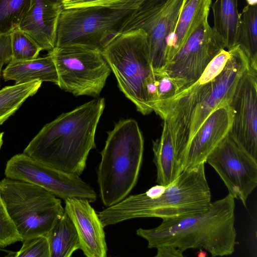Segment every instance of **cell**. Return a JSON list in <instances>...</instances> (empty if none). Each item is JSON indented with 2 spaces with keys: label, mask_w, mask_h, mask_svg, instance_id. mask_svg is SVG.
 <instances>
[{
  "label": "cell",
  "mask_w": 257,
  "mask_h": 257,
  "mask_svg": "<svg viewBox=\"0 0 257 257\" xmlns=\"http://www.w3.org/2000/svg\"><path fill=\"white\" fill-rule=\"evenodd\" d=\"M249 64L247 56L239 45L228 51L223 49L198 80L154 108L153 111L168 123L181 167L191 139L211 113L229 104Z\"/></svg>",
  "instance_id": "obj_1"
},
{
  "label": "cell",
  "mask_w": 257,
  "mask_h": 257,
  "mask_svg": "<svg viewBox=\"0 0 257 257\" xmlns=\"http://www.w3.org/2000/svg\"><path fill=\"white\" fill-rule=\"evenodd\" d=\"M105 107L94 99L46 124L23 153L47 166L80 176L90 151L95 148L96 130Z\"/></svg>",
  "instance_id": "obj_2"
},
{
  "label": "cell",
  "mask_w": 257,
  "mask_h": 257,
  "mask_svg": "<svg viewBox=\"0 0 257 257\" xmlns=\"http://www.w3.org/2000/svg\"><path fill=\"white\" fill-rule=\"evenodd\" d=\"M205 163L183 170L172 183L126 196L98 215L104 227L137 218H174L206 211L211 203Z\"/></svg>",
  "instance_id": "obj_3"
},
{
  "label": "cell",
  "mask_w": 257,
  "mask_h": 257,
  "mask_svg": "<svg viewBox=\"0 0 257 257\" xmlns=\"http://www.w3.org/2000/svg\"><path fill=\"white\" fill-rule=\"evenodd\" d=\"M234 198L229 194L211 202L203 212L163 219L158 226L140 228L137 234L147 241L148 247L173 246L183 252L191 248L204 249L212 256L234 251L236 232Z\"/></svg>",
  "instance_id": "obj_4"
},
{
  "label": "cell",
  "mask_w": 257,
  "mask_h": 257,
  "mask_svg": "<svg viewBox=\"0 0 257 257\" xmlns=\"http://www.w3.org/2000/svg\"><path fill=\"white\" fill-rule=\"evenodd\" d=\"M107 134L97 170L100 197L106 207L125 198L136 185L144 152L143 137L135 120H120Z\"/></svg>",
  "instance_id": "obj_5"
},
{
  "label": "cell",
  "mask_w": 257,
  "mask_h": 257,
  "mask_svg": "<svg viewBox=\"0 0 257 257\" xmlns=\"http://www.w3.org/2000/svg\"><path fill=\"white\" fill-rule=\"evenodd\" d=\"M101 53L114 74L118 87L143 115L153 111L147 87L154 76L146 33L141 29L117 33Z\"/></svg>",
  "instance_id": "obj_6"
},
{
  "label": "cell",
  "mask_w": 257,
  "mask_h": 257,
  "mask_svg": "<svg viewBox=\"0 0 257 257\" xmlns=\"http://www.w3.org/2000/svg\"><path fill=\"white\" fill-rule=\"evenodd\" d=\"M0 196L23 241L46 235L65 213L60 199L26 181L6 177L0 182Z\"/></svg>",
  "instance_id": "obj_7"
},
{
  "label": "cell",
  "mask_w": 257,
  "mask_h": 257,
  "mask_svg": "<svg viewBox=\"0 0 257 257\" xmlns=\"http://www.w3.org/2000/svg\"><path fill=\"white\" fill-rule=\"evenodd\" d=\"M135 11L100 6L63 9L58 23L55 47L80 45L101 51Z\"/></svg>",
  "instance_id": "obj_8"
},
{
  "label": "cell",
  "mask_w": 257,
  "mask_h": 257,
  "mask_svg": "<svg viewBox=\"0 0 257 257\" xmlns=\"http://www.w3.org/2000/svg\"><path fill=\"white\" fill-rule=\"evenodd\" d=\"M55 63L58 86L75 96H98L111 69L101 51L80 45L55 47L48 52Z\"/></svg>",
  "instance_id": "obj_9"
},
{
  "label": "cell",
  "mask_w": 257,
  "mask_h": 257,
  "mask_svg": "<svg viewBox=\"0 0 257 257\" xmlns=\"http://www.w3.org/2000/svg\"><path fill=\"white\" fill-rule=\"evenodd\" d=\"M183 0H146L126 20L120 32L141 29L147 37L154 71L165 68L166 40L175 27Z\"/></svg>",
  "instance_id": "obj_10"
},
{
  "label": "cell",
  "mask_w": 257,
  "mask_h": 257,
  "mask_svg": "<svg viewBox=\"0 0 257 257\" xmlns=\"http://www.w3.org/2000/svg\"><path fill=\"white\" fill-rule=\"evenodd\" d=\"M223 49V40L206 21L190 35L163 71L174 81L179 93L198 80Z\"/></svg>",
  "instance_id": "obj_11"
},
{
  "label": "cell",
  "mask_w": 257,
  "mask_h": 257,
  "mask_svg": "<svg viewBox=\"0 0 257 257\" xmlns=\"http://www.w3.org/2000/svg\"><path fill=\"white\" fill-rule=\"evenodd\" d=\"M5 175L7 178L37 185L64 201L80 198L93 202L97 198L93 188L79 176L47 166L24 153L17 154L7 162Z\"/></svg>",
  "instance_id": "obj_12"
},
{
  "label": "cell",
  "mask_w": 257,
  "mask_h": 257,
  "mask_svg": "<svg viewBox=\"0 0 257 257\" xmlns=\"http://www.w3.org/2000/svg\"><path fill=\"white\" fill-rule=\"evenodd\" d=\"M228 133L208 156L209 164L218 174L234 199L246 207V200L257 186V162Z\"/></svg>",
  "instance_id": "obj_13"
},
{
  "label": "cell",
  "mask_w": 257,
  "mask_h": 257,
  "mask_svg": "<svg viewBox=\"0 0 257 257\" xmlns=\"http://www.w3.org/2000/svg\"><path fill=\"white\" fill-rule=\"evenodd\" d=\"M228 134L251 157L257 158V70L250 66L239 79L231 101Z\"/></svg>",
  "instance_id": "obj_14"
},
{
  "label": "cell",
  "mask_w": 257,
  "mask_h": 257,
  "mask_svg": "<svg viewBox=\"0 0 257 257\" xmlns=\"http://www.w3.org/2000/svg\"><path fill=\"white\" fill-rule=\"evenodd\" d=\"M233 115L229 104L211 113L187 146L182 161L183 171L206 163L209 154L229 133Z\"/></svg>",
  "instance_id": "obj_15"
},
{
  "label": "cell",
  "mask_w": 257,
  "mask_h": 257,
  "mask_svg": "<svg viewBox=\"0 0 257 257\" xmlns=\"http://www.w3.org/2000/svg\"><path fill=\"white\" fill-rule=\"evenodd\" d=\"M64 201L65 212L76 228L84 254L87 257H106L104 227L90 202L80 198H68Z\"/></svg>",
  "instance_id": "obj_16"
},
{
  "label": "cell",
  "mask_w": 257,
  "mask_h": 257,
  "mask_svg": "<svg viewBox=\"0 0 257 257\" xmlns=\"http://www.w3.org/2000/svg\"><path fill=\"white\" fill-rule=\"evenodd\" d=\"M63 9L62 0H31L18 28L42 50L50 52L55 47L57 28Z\"/></svg>",
  "instance_id": "obj_17"
},
{
  "label": "cell",
  "mask_w": 257,
  "mask_h": 257,
  "mask_svg": "<svg viewBox=\"0 0 257 257\" xmlns=\"http://www.w3.org/2000/svg\"><path fill=\"white\" fill-rule=\"evenodd\" d=\"M211 4V0H183L174 30L166 40L165 66L190 35L208 21Z\"/></svg>",
  "instance_id": "obj_18"
},
{
  "label": "cell",
  "mask_w": 257,
  "mask_h": 257,
  "mask_svg": "<svg viewBox=\"0 0 257 257\" xmlns=\"http://www.w3.org/2000/svg\"><path fill=\"white\" fill-rule=\"evenodd\" d=\"M2 76L5 81L13 80L15 84L37 80L58 84L56 67L49 54L30 60L11 61L3 71Z\"/></svg>",
  "instance_id": "obj_19"
},
{
  "label": "cell",
  "mask_w": 257,
  "mask_h": 257,
  "mask_svg": "<svg viewBox=\"0 0 257 257\" xmlns=\"http://www.w3.org/2000/svg\"><path fill=\"white\" fill-rule=\"evenodd\" d=\"M153 151L157 170L156 182L167 186L174 181L183 170L177 158L170 129L165 120L161 137L153 142Z\"/></svg>",
  "instance_id": "obj_20"
},
{
  "label": "cell",
  "mask_w": 257,
  "mask_h": 257,
  "mask_svg": "<svg viewBox=\"0 0 257 257\" xmlns=\"http://www.w3.org/2000/svg\"><path fill=\"white\" fill-rule=\"evenodd\" d=\"M211 7L214 17L213 28L230 50L237 45L240 21L237 0H215Z\"/></svg>",
  "instance_id": "obj_21"
},
{
  "label": "cell",
  "mask_w": 257,
  "mask_h": 257,
  "mask_svg": "<svg viewBox=\"0 0 257 257\" xmlns=\"http://www.w3.org/2000/svg\"><path fill=\"white\" fill-rule=\"evenodd\" d=\"M46 236L49 242L50 257H70L75 251L80 249L76 228L65 212Z\"/></svg>",
  "instance_id": "obj_22"
},
{
  "label": "cell",
  "mask_w": 257,
  "mask_h": 257,
  "mask_svg": "<svg viewBox=\"0 0 257 257\" xmlns=\"http://www.w3.org/2000/svg\"><path fill=\"white\" fill-rule=\"evenodd\" d=\"M42 83L35 80L0 89V124L13 115L29 97L36 94Z\"/></svg>",
  "instance_id": "obj_23"
},
{
  "label": "cell",
  "mask_w": 257,
  "mask_h": 257,
  "mask_svg": "<svg viewBox=\"0 0 257 257\" xmlns=\"http://www.w3.org/2000/svg\"><path fill=\"white\" fill-rule=\"evenodd\" d=\"M237 45L244 51L249 66L257 70V5H247L240 13Z\"/></svg>",
  "instance_id": "obj_24"
},
{
  "label": "cell",
  "mask_w": 257,
  "mask_h": 257,
  "mask_svg": "<svg viewBox=\"0 0 257 257\" xmlns=\"http://www.w3.org/2000/svg\"><path fill=\"white\" fill-rule=\"evenodd\" d=\"M31 0H0V32L11 34L18 28Z\"/></svg>",
  "instance_id": "obj_25"
},
{
  "label": "cell",
  "mask_w": 257,
  "mask_h": 257,
  "mask_svg": "<svg viewBox=\"0 0 257 257\" xmlns=\"http://www.w3.org/2000/svg\"><path fill=\"white\" fill-rule=\"evenodd\" d=\"M12 59L18 61L37 58L42 51L39 45L28 35L19 30L11 33Z\"/></svg>",
  "instance_id": "obj_26"
},
{
  "label": "cell",
  "mask_w": 257,
  "mask_h": 257,
  "mask_svg": "<svg viewBox=\"0 0 257 257\" xmlns=\"http://www.w3.org/2000/svg\"><path fill=\"white\" fill-rule=\"evenodd\" d=\"M146 0H62L63 9L100 6L120 10H136Z\"/></svg>",
  "instance_id": "obj_27"
},
{
  "label": "cell",
  "mask_w": 257,
  "mask_h": 257,
  "mask_svg": "<svg viewBox=\"0 0 257 257\" xmlns=\"http://www.w3.org/2000/svg\"><path fill=\"white\" fill-rule=\"evenodd\" d=\"M18 241H23L22 238L0 196V247Z\"/></svg>",
  "instance_id": "obj_28"
},
{
  "label": "cell",
  "mask_w": 257,
  "mask_h": 257,
  "mask_svg": "<svg viewBox=\"0 0 257 257\" xmlns=\"http://www.w3.org/2000/svg\"><path fill=\"white\" fill-rule=\"evenodd\" d=\"M16 257H50V247L46 235H41L25 239Z\"/></svg>",
  "instance_id": "obj_29"
},
{
  "label": "cell",
  "mask_w": 257,
  "mask_h": 257,
  "mask_svg": "<svg viewBox=\"0 0 257 257\" xmlns=\"http://www.w3.org/2000/svg\"><path fill=\"white\" fill-rule=\"evenodd\" d=\"M154 73L157 97L153 110L155 107L171 98L178 93L175 83L164 71H154Z\"/></svg>",
  "instance_id": "obj_30"
},
{
  "label": "cell",
  "mask_w": 257,
  "mask_h": 257,
  "mask_svg": "<svg viewBox=\"0 0 257 257\" xmlns=\"http://www.w3.org/2000/svg\"><path fill=\"white\" fill-rule=\"evenodd\" d=\"M12 59L11 34L0 32V62L9 63Z\"/></svg>",
  "instance_id": "obj_31"
},
{
  "label": "cell",
  "mask_w": 257,
  "mask_h": 257,
  "mask_svg": "<svg viewBox=\"0 0 257 257\" xmlns=\"http://www.w3.org/2000/svg\"><path fill=\"white\" fill-rule=\"evenodd\" d=\"M156 257H183L182 252L170 245H164L156 248Z\"/></svg>",
  "instance_id": "obj_32"
},
{
  "label": "cell",
  "mask_w": 257,
  "mask_h": 257,
  "mask_svg": "<svg viewBox=\"0 0 257 257\" xmlns=\"http://www.w3.org/2000/svg\"><path fill=\"white\" fill-rule=\"evenodd\" d=\"M247 5L253 6L257 5V0H245Z\"/></svg>",
  "instance_id": "obj_33"
},
{
  "label": "cell",
  "mask_w": 257,
  "mask_h": 257,
  "mask_svg": "<svg viewBox=\"0 0 257 257\" xmlns=\"http://www.w3.org/2000/svg\"><path fill=\"white\" fill-rule=\"evenodd\" d=\"M3 136H4V133L0 132V149L2 147V146L3 143Z\"/></svg>",
  "instance_id": "obj_34"
},
{
  "label": "cell",
  "mask_w": 257,
  "mask_h": 257,
  "mask_svg": "<svg viewBox=\"0 0 257 257\" xmlns=\"http://www.w3.org/2000/svg\"><path fill=\"white\" fill-rule=\"evenodd\" d=\"M4 64V63L0 62V81H1L2 70V68H3Z\"/></svg>",
  "instance_id": "obj_35"
}]
</instances>
